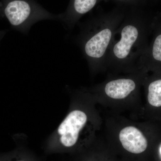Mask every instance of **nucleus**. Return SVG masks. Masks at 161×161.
Listing matches in <instances>:
<instances>
[{"instance_id":"obj_9","label":"nucleus","mask_w":161,"mask_h":161,"mask_svg":"<svg viewBox=\"0 0 161 161\" xmlns=\"http://www.w3.org/2000/svg\"><path fill=\"white\" fill-rule=\"evenodd\" d=\"M144 86L147 98V109H161V71L153 72L144 79Z\"/></svg>"},{"instance_id":"obj_4","label":"nucleus","mask_w":161,"mask_h":161,"mask_svg":"<svg viewBox=\"0 0 161 161\" xmlns=\"http://www.w3.org/2000/svg\"><path fill=\"white\" fill-rule=\"evenodd\" d=\"M93 103L88 109L77 107L69 112L58 128V132L62 146L72 148L84 138L86 141L97 137L101 129L103 119Z\"/></svg>"},{"instance_id":"obj_11","label":"nucleus","mask_w":161,"mask_h":161,"mask_svg":"<svg viewBox=\"0 0 161 161\" xmlns=\"http://www.w3.org/2000/svg\"><path fill=\"white\" fill-rule=\"evenodd\" d=\"M8 30H2L0 31V42L1 40L3 39V37L5 36V35L7 33Z\"/></svg>"},{"instance_id":"obj_14","label":"nucleus","mask_w":161,"mask_h":161,"mask_svg":"<svg viewBox=\"0 0 161 161\" xmlns=\"http://www.w3.org/2000/svg\"></svg>"},{"instance_id":"obj_3","label":"nucleus","mask_w":161,"mask_h":161,"mask_svg":"<svg viewBox=\"0 0 161 161\" xmlns=\"http://www.w3.org/2000/svg\"><path fill=\"white\" fill-rule=\"evenodd\" d=\"M147 72L138 70L123 75H109L89 90L96 103L116 113L130 112L132 117L142 113L140 90Z\"/></svg>"},{"instance_id":"obj_12","label":"nucleus","mask_w":161,"mask_h":161,"mask_svg":"<svg viewBox=\"0 0 161 161\" xmlns=\"http://www.w3.org/2000/svg\"><path fill=\"white\" fill-rule=\"evenodd\" d=\"M3 9H2V3H1V0H0V18H3Z\"/></svg>"},{"instance_id":"obj_1","label":"nucleus","mask_w":161,"mask_h":161,"mask_svg":"<svg viewBox=\"0 0 161 161\" xmlns=\"http://www.w3.org/2000/svg\"><path fill=\"white\" fill-rule=\"evenodd\" d=\"M154 17L140 7L128 8L107 56L106 69L109 75L138 70L137 63L149 46Z\"/></svg>"},{"instance_id":"obj_7","label":"nucleus","mask_w":161,"mask_h":161,"mask_svg":"<svg viewBox=\"0 0 161 161\" xmlns=\"http://www.w3.org/2000/svg\"><path fill=\"white\" fill-rule=\"evenodd\" d=\"M151 36L152 40L137 65V70L147 73L161 71V14L154 17Z\"/></svg>"},{"instance_id":"obj_6","label":"nucleus","mask_w":161,"mask_h":161,"mask_svg":"<svg viewBox=\"0 0 161 161\" xmlns=\"http://www.w3.org/2000/svg\"><path fill=\"white\" fill-rule=\"evenodd\" d=\"M3 17L14 29L27 34L32 26L44 20H60L61 14L48 12L34 0H1Z\"/></svg>"},{"instance_id":"obj_5","label":"nucleus","mask_w":161,"mask_h":161,"mask_svg":"<svg viewBox=\"0 0 161 161\" xmlns=\"http://www.w3.org/2000/svg\"><path fill=\"white\" fill-rule=\"evenodd\" d=\"M104 119V137L117 142L132 154H141L147 150L149 141L142 124L113 112Z\"/></svg>"},{"instance_id":"obj_8","label":"nucleus","mask_w":161,"mask_h":161,"mask_svg":"<svg viewBox=\"0 0 161 161\" xmlns=\"http://www.w3.org/2000/svg\"><path fill=\"white\" fill-rule=\"evenodd\" d=\"M102 0H70L65 13L61 14L60 21L65 29L72 30L84 15L91 11Z\"/></svg>"},{"instance_id":"obj_13","label":"nucleus","mask_w":161,"mask_h":161,"mask_svg":"<svg viewBox=\"0 0 161 161\" xmlns=\"http://www.w3.org/2000/svg\"><path fill=\"white\" fill-rule=\"evenodd\" d=\"M160 153L161 154V147H160Z\"/></svg>"},{"instance_id":"obj_10","label":"nucleus","mask_w":161,"mask_h":161,"mask_svg":"<svg viewBox=\"0 0 161 161\" xmlns=\"http://www.w3.org/2000/svg\"><path fill=\"white\" fill-rule=\"evenodd\" d=\"M118 3L119 6H125L127 8L140 7L144 3V0H114Z\"/></svg>"},{"instance_id":"obj_2","label":"nucleus","mask_w":161,"mask_h":161,"mask_svg":"<svg viewBox=\"0 0 161 161\" xmlns=\"http://www.w3.org/2000/svg\"><path fill=\"white\" fill-rule=\"evenodd\" d=\"M128 8L119 5L80 24L75 41L93 75L106 71L108 53Z\"/></svg>"}]
</instances>
